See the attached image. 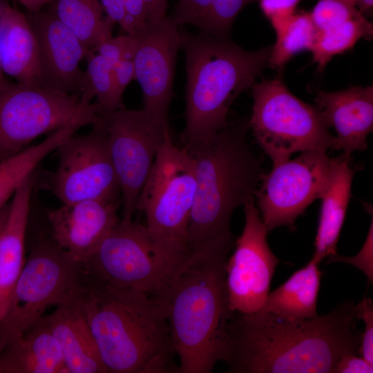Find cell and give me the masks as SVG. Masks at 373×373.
I'll return each instance as SVG.
<instances>
[{"label": "cell", "instance_id": "cell-1", "mask_svg": "<svg viewBox=\"0 0 373 373\" xmlns=\"http://www.w3.org/2000/svg\"><path fill=\"white\" fill-rule=\"evenodd\" d=\"M356 321L350 301L302 320L233 312L223 361L233 373H331L342 355L358 353Z\"/></svg>", "mask_w": 373, "mask_h": 373}, {"label": "cell", "instance_id": "cell-2", "mask_svg": "<svg viewBox=\"0 0 373 373\" xmlns=\"http://www.w3.org/2000/svg\"><path fill=\"white\" fill-rule=\"evenodd\" d=\"M249 121L228 122L210 137L183 146L194 160L196 188L188 229L190 254H229L234 210L254 197L265 175L247 141Z\"/></svg>", "mask_w": 373, "mask_h": 373}, {"label": "cell", "instance_id": "cell-3", "mask_svg": "<svg viewBox=\"0 0 373 373\" xmlns=\"http://www.w3.org/2000/svg\"><path fill=\"white\" fill-rule=\"evenodd\" d=\"M86 277L79 302L106 372H179L169 325L155 297Z\"/></svg>", "mask_w": 373, "mask_h": 373}, {"label": "cell", "instance_id": "cell-4", "mask_svg": "<svg viewBox=\"0 0 373 373\" xmlns=\"http://www.w3.org/2000/svg\"><path fill=\"white\" fill-rule=\"evenodd\" d=\"M227 254H191L155 296L164 313L180 373H210L223 361L233 314Z\"/></svg>", "mask_w": 373, "mask_h": 373}, {"label": "cell", "instance_id": "cell-5", "mask_svg": "<svg viewBox=\"0 0 373 373\" xmlns=\"http://www.w3.org/2000/svg\"><path fill=\"white\" fill-rule=\"evenodd\" d=\"M186 58L185 126L182 146L222 130L233 101L252 87L268 65L271 47L247 51L229 39L180 30Z\"/></svg>", "mask_w": 373, "mask_h": 373}, {"label": "cell", "instance_id": "cell-6", "mask_svg": "<svg viewBox=\"0 0 373 373\" xmlns=\"http://www.w3.org/2000/svg\"><path fill=\"white\" fill-rule=\"evenodd\" d=\"M195 188L194 160L169 135L157 153L137 210L145 215L144 225L153 242L182 261L191 255L188 229Z\"/></svg>", "mask_w": 373, "mask_h": 373}, {"label": "cell", "instance_id": "cell-7", "mask_svg": "<svg viewBox=\"0 0 373 373\" xmlns=\"http://www.w3.org/2000/svg\"><path fill=\"white\" fill-rule=\"evenodd\" d=\"M85 283L82 264L52 239L35 245L0 318V352L35 324L48 308L77 298Z\"/></svg>", "mask_w": 373, "mask_h": 373}, {"label": "cell", "instance_id": "cell-8", "mask_svg": "<svg viewBox=\"0 0 373 373\" xmlns=\"http://www.w3.org/2000/svg\"><path fill=\"white\" fill-rule=\"evenodd\" d=\"M252 93L249 126L273 166L296 152L335 149V137L318 108L291 94L281 79L256 82Z\"/></svg>", "mask_w": 373, "mask_h": 373}, {"label": "cell", "instance_id": "cell-9", "mask_svg": "<svg viewBox=\"0 0 373 373\" xmlns=\"http://www.w3.org/2000/svg\"><path fill=\"white\" fill-rule=\"evenodd\" d=\"M101 119L97 104L40 86L8 83L0 89V161L18 153L37 137L72 123Z\"/></svg>", "mask_w": 373, "mask_h": 373}, {"label": "cell", "instance_id": "cell-10", "mask_svg": "<svg viewBox=\"0 0 373 373\" xmlns=\"http://www.w3.org/2000/svg\"><path fill=\"white\" fill-rule=\"evenodd\" d=\"M184 261L162 252L144 224L120 220L82 264L86 274L95 280L155 296L166 287Z\"/></svg>", "mask_w": 373, "mask_h": 373}, {"label": "cell", "instance_id": "cell-11", "mask_svg": "<svg viewBox=\"0 0 373 373\" xmlns=\"http://www.w3.org/2000/svg\"><path fill=\"white\" fill-rule=\"evenodd\" d=\"M101 116L121 189L120 220H132L157 153L171 135L169 119L144 108H122Z\"/></svg>", "mask_w": 373, "mask_h": 373}, {"label": "cell", "instance_id": "cell-12", "mask_svg": "<svg viewBox=\"0 0 373 373\" xmlns=\"http://www.w3.org/2000/svg\"><path fill=\"white\" fill-rule=\"evenodd\" d=\"M92 126L88 133L73 135L56 150L59 160L50 188L62 204L87 200L122 202L102 116Z\"/></svg>", "mask_w": 373, "mask_h": 373}, {"label": "cell", "instance_id": "cell-13", "mask_svg": "<svg viewBox=\"0 0 373 373\" xmlns=\"http://www.w3.org/2000/svg\"><path fill=\"white\" fill-rule=\"evenodd\" d=\"M331 162L325 151L307 150L263 175L254 196L267 231L282 226L294 228L296 218L322 197Z\"/></svg>", "mask_w": 373, "mask_h": 373}, {"label": "cell", "instance_id": "cell-14", "mask_svg": "<svg viewBox=\"0 0 373 373\" xmlns=\"http://www.w3.org/2000/svg\"><path fill=\"white\" fill-rule=\"evenodd\" d=\"M243 205L245 223L227 262L226 284L230 309L250 314L262 309L280 260L268 245V231L255 206L254 197Z\"/></svg>", "mask_w": 373, "mask_h": 373}, {"label": "cell", "instance_id": "cell-15", "mask_svg": "<svg viewBox=\"0 0 373 373\" xmlns=\"http://www.w3.org/2000/svg\"><path fill=\"white\" fill-rule=\"evenodd\" d=\"M180 30L172 17L146 22L133 35L135 79L142 88L143 108L165 119L171 100Z\"/></svg>", "mask_w": 373, "mask_h": 373}, {"label": "cell", "instance_id": "cell-16", "mask_svg": "<svg viewBox=\"0 0 373 373\" xmlns=\"http://www.w3.org/2000/svg\"><path fill=\"white\" fill-rule=\"evenodd\" d=\"M27 17L37 39L41 86L79 97L85 73L79 64L88 50L50 10Z\"/></svg>", "mask_w": 373, "mask_h": 373}, {"label": "cell", "instance_id": "cell-17", "mask_svg": "<svg viewBox=\"0 0 373 373\" xmlns=\"http://www.w3.org/2000/svg\"><path fill=\"white\" fill-rule=\"evenodd\" d=\"M119 202L87 200L48 213L52 240L73 259L84 263L119 222Z\"/></svg>", "mask_w": 373, "mask_h": 373}, {"label": "cell", "instance_id": "cell-18", "mask_svg": "<svg viewBox=\"0 0 373 373\" xmlns=\"http://www.w3.org/2000/svg\"><path fill=\"white\" fill-rule=\"evenodd\" d=\"M315 106L328 128L336 132L335 149L350 157L367 147L373 128V86H354L344 90L318 91Z\"/></svg>", "mask_w": 373, "mask_h": 373}, {"label": "cell", "instance_id": "cell-19", "mask_svg": "<svg viewBox=\"0 0 373 373\" xmlns=\"http://www.w3.org/2000/svg\"><path fill=\"white\" fill-rule=\"evenodd\" d=\"M79 298L39 321L58 342L68 373H106Z\"/></svg>", "mask_w": 373, "mask_h": 373}, {"label": "cell", "instance_id": "cell-20", "mask_svg": "<svg viewBox=\"0 0 373 373\" xmlns=\"http://www.w3.org/2000/svg\"><path fill=\"white\" fill-rule=\"evenodd\" d=\"M0 66L17 83L42 86L33 28L28 17L7 1L0 15Z\"/></svg>", "mask_w": 373, "mask_h": 373}, {"label": "cell", "instance_id": "cell-21", "mask_svg": "<svg viewBox=\"0 0 373 373\" xmlns=\"http://www.w3.org/2000/svg\"><path fill=\"white\" fill-rule=\"evenodd\" d=\"M33 186L32 175L15 193L0 236V318L26 261L25 238Z\"/></svg>", "mask_w": 373, "mask_h": 373}, {"label": "cell", "instance_id": "cell-22", "mask_svg": "<svg viewBox=\"0 0 373 373\" xmlns=\"http://www.w3.org/2000/svg\"><path fill=\"white\" fill-rule=\"evenodd\" d=\"M349 159L343 155L332 158L329 182L321 198L319 222L312 258L318 264L327 256L336 254V245L351 197L354 174Z\"/></svg>", "mask_w": 373, "mask_h": 373}, {"label": "cell", "instance_id": "cell-23", "mask_svg": "<svg viewBox=\"0 0 373 373\" xmlns=\"http://www.w3.org/2000/svg\"><path fill=\"white\" fill-rule=\"evenodd\" d=\"M0 373H68L60 346L39 320L0 352Z\"/></svg>", "mask_w": 373, "mask_h": 373}, {"label": "cell", "instance_id": "cell-24", "mask_svg": "<svg viewBox=\"0 0 373 373\" xmlns=\"http://www.w3.org/2000/svg\"><path fill=\"white\" fill-rule=\"evenodd\" d=\"M321 280L318 264L311 259L282 285L269 292L260 311L296 320L317 316Z\"/></svg>", "mask_w": 373, "mask_h": 373}, {"label": "cell", "instance_id": "cell-25", "mask_svg": "<svg viewBox=\"0 0 373 373\" xmlns=\"http://www.w3.org/2000/svg\"><path fill=\"white\" fill-rule=\"evenodd\" d=\"M50 11L93 50L112 37L114 25L104 15L100 0H52Z\"/></svg>", "mask_w": 373, "mask_h": 373}, {"label": "cell", "instance_id": "cell-26", "mask_svg": "<svg viewBox=\"0 0 373 373\" xmlns=\"http://www.w3.org/2000/svg\"><path fill=\"white\" fill-rule=\"evenodd\" d=\"M65 136L55 131L41 142L0 161V209L10 202L20 185L32 175L41 161L59 147Z\"/></svg>", "mask_w": 373, "mask_h": 373}, {"label": "cell", "instance_id": "cell-27", "mask_svg": "<svg viewBox=\"0 0 373 373\" xmlns=\"http://www.w3.org/2000/svg\"><path fill=\"white\" fill-rule=\"evenodd\" d=\"M372 34V23L362 14L331 28L317 30L310 50L318 70H323L333 56L352 48L361 38L370 39Z\"/></svg>", "mask_w": 373, "mask_h": 373}, {"label": "cell", "instance_id": "cell-28", "mask_svg": "<svg viewBox=\"0 0 373 373\" xmlns=\"http://www.w3.org/2000/svg\"><path fill=\"white\" fill-rule=\"evenodd\" d=\"M276 39L271 47L268 66L281 69L296 53L311 50L317 29L309 12L295 13L275 29Z\"/></svg>", "mask_w": 373, "mask_h": 373}, {"label": "cell", "instance_id": "cell-29", "mask_svg": "<svg viewBox=\"0 0 373 373\" xmlns=\"http://www.w3.org/2000/svg\"><path fill=\"white\" fill-rule=\"evenodd\" d=\"M85 58L87 70L79 96L81 102L90 104L95 97L100 115L124 108L115 97L113 68L93 50H88Z\"/></svg>", "mask_w": 373, "mask_h": 373}, {"label": "cell", "instance_id": "cell-30", "mask_svg": "<svg viewBox=\"0 0 373 373\" xmlns=\"http://www.w3.org/2000/svg\"><path fill=\"white\" fill-rule=\"evenodd\" d=\"M257 0H212L199 28L205 34L228 39L231 26L240 11Z\"/></svg>", "mask_w": 373, "mask_h": 373}, {"label": "cell", "instance_id": "cell-31", "mask_svg": "<svg viewBox=\"0 0 373 373\" xmlns=\"http://www.w3.org/2000/svg\"><path fill=\"white\" fill-rule=\"evenodd\" d=\"M310 13L318 30L336 26L361 14L353 0H318Z\"/></svg>", "mask_w": 373, "mask_h": 373}, {"label": "cell", "instance_id": "cell-32", "mask_svg": "<svg viewBox=\"0 0 373 373\" xmlns=\"http://www.w3.org/2000/svg\"><path fill=\"white\" fill-rule=\"evenodd\" d=\"M134 48V37L126 35L111 37L90 50L100 55L113 68L124 59H132Z\"/></svg>", "mask_w": 373, "mask_h": 373}, {"label": "cell", "instance_id": "cell-33", "mask_svg": "<svg viewBox=\"0 0 373 373\" xmlns=\"http://www.w3.org/2000/svg\"><path fill=\"white\" fill-rule=\"evenodd\" d=\"M356 315L358 320H363L365 323L358 353L373 364V304L370 297L364 296L356 305Z\"/></svg>", "mask_w": 373, "mask_h": 373}, {"label": "cell", "instance_id": "cell-34", "mask_svg": "<svg viewBox=\"0 0 373 373\" xmlns=\"http://www.w3.org/2000/svg\"><path fill=\"white\" fill-rule=\"evenodd\" d=\"M212 0H178L171 17L179 26L184 24L199 27Z\"/></svg>", "mask_w": 373, "mask_h": 373}, {"label": "cell", "instance_id": "cell-35", "mask_svg": "<svg viewBox=\"0 0 373 373\" xmlns=\"http://www.w3.org/2000/svg\"><path fill=\"white\" fill-rule=\"evenodd\" d=\"M265 16L276 28L291 17L302 0H257Z\"/></svg>", "mask_w": 373, "mask_h": 373}, {"label": "cell", "instance_id": "cell-36", "mask_svg": "<svg viewBox=\"0 0 373 373\" xmlns=\"http://www.w3.org/2000/svg\"><path fill=\"white\" fill-rule=\"evenodd\" d=\"M115 97L118 102L123 104V93L128 84L135 79V69L133 59H124L113 68ZM124 105V104H123Z\"/></svg>", "mask_w": 373, "mask_h": 373}, {"label": "cell", "instance_id": "cell-37", "mask_svg": "<svg viewBox=\"0 0 373 373\" xmlns=\"http://www.w3.org/2000/svg\"><path fill=\"white\" fill-rule=\"evenodd\" d=\"M106 17L113 23H118L128 35H133L134 30L129 21L122 0H100Z\"/></svg>", "mask_w": 373, "mask_h": 373}, {"label": "cell", "instance_id": "cell-38", "mask_svg": "<svg viewBox=\"0 0 373 373\" xmlns=\"http://www.w3.org/2000/svg\"><path fill=\"white\" fill-rule=\"evenodd\" d=\"M373 364L354 353L342 355L337 361L332 373H372Z\"/></svg>", "mask_w": 373, "mask_h": 373}, {"label": "cell", "instance_id": "cell-39", "mask_svg": "<svg viewBox=\"0 0 373 373\" xmlns=\"http://www.w3.org/2000/svg\"><path fill=\"white\" fill-rule=\"evenodd\" d=\"M134 33L146 21V12L144 0H122ZM133 33V34H134Z\"/></svg>", "mask_w": 373, "mask_h": 373}, {"label": "cell", "instance_id": "cell-40", "mask_svg": "<svg viewBox=\"0 0 373 373\" xmlns=\"http://www.w3.org/2000/svg\"><path fill=\"white\" fill-rule=\"evenodd\" d=\"M144 2L147 22L158 21L166 17L167 0H144Z\"/></svg>", "mask_w": 373, "mask_h": 373}, {"label": "cell", "instance_id": "cell-41", "mask_svg": "<svg viewBox=\"0 0 373 373\" xmlns=\"http://www.w3.org/2000/svg\"><path fill=\"white\" fill-rule=\"evenodd\" d=\"M24 7H26L30 12H37L52 0H17Z\"/></svg>", "mask_w": 373, "mask_h": 373}, {"label": "cell", "instance_id": "cell-42", "mask_svg": "<svg viewBox=\"0 0 373 373\" xmlns=\"http://www.w3.org/2000/svg\"><path fill=\"white\" fill-rule=\"evenodd\" d=\"M354 5L361 14L365 16L372 10L373 0H353Z\"/></svg>", "mask_w": 373, "mask_h": 373}, {"label": "cell", "instance_id": "cell-43", "mask_svg": "<svg viewBox=\"0 0 373 373\" xmlns=\"http://www.w3.org/2000/svg\"><path fill=\"white\" fill-rule=\"evenodd\" d=\"M10 201L0 209V236L8 220Z\"/></svg>", "mask_w": 373, "mask_h": 373}, {"label": "cell", "instance_id": "cell-44", "mask_svg": "<svg viewBox=\"0 0 373 373\" xmlns=\"http://www.w3.org/2000/svg\"><path fill=\"white\" fill-rule=\"evenodd\" d=\"M6 2V0H0V15ZM8 83V82L5 79L4 74L3 73L0 66V89L5 86Z\"/></svg>", "mask_w": 373, "mask_h": 373}]
</instances>
